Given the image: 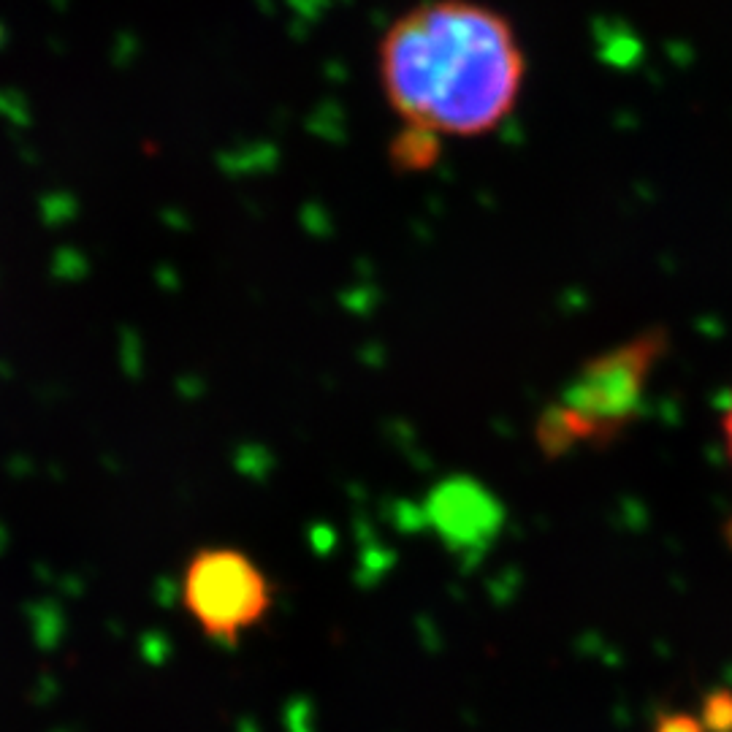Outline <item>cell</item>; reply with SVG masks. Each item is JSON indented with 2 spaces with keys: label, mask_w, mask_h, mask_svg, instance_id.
Returning a JSON list of instances; mask_svg holds the SVG:
<instances>
[{
  "label": "cell",
  "mask_w": 732,
  "mask_h": 732,
  "mask_svg": "<svg viewBox=\"0 0 732 732\" xmlns=\"http://www.w3.org/2000/svg\"><path fill=\"white\" fill-rule=\"evenodd\" d=\"M513 22L478 0H423L388 25L377 47L385 101L404 131L478 139L505 125L526 85Z\"/></svg>",
  "instance_id": "6da1fadb"
},
{
  "label": "cell",
  "mask_w": 732,
  "mask_h": 732,
  "mask_svg": "<svg viewBox=\"0 0 732 732\" xmlns=\"http://www.w3.org/2000/svg\"><path fill=\"white\" fill-rule=\"evenodd\" d=\"M657 353V339L646 337L586 366L564 404L543 421L540 442L570 445L575 440H600L621 429L643 394L648 366Z\"/></svg>",
  "instance_id": "7a4b0ae2"
},
{
  "label": "cell",
  "mask_w": 732,
  "mask_h": 732,
  "mask_svg": "<svg viewBox=\"0 0 732 732\" xmlns=\"http://www.w3.org/2000/svg\"><path fill=\"white\" fill-rule=\"evenodd\" d=\"M182 600L204 635L234 643L272 610V583L261 567L234 548H207L190 559Z\"/></svg>",
  "instance_id": "3957f363"
},
{
  "label": "cell",
  "mask_w": 732,
  "mask_h": 732,
  "mask_svg": "<svg viewBox=\"0 0 732 732\" xmlns=\"http://www.w3.org/2000/svg\"><path fill=\"white\" fill-rule=\"evenodd\" d=\"M432 518L442 535L453 543H467L491 529L494 505L491 497L470 483H448L432 497Z\"/></svg>",
  "instance_id": "277c9868"
},
{
  "label": "cell",
  "mask_w": 732,
  "mask_h": 732,
  "mask_svg": "<svg viewBox=\"0 0 732 732\" xmlns=\"http://www.w3.org/2000/svg\"><path fill=\"white\" fill-rule=\"evenodd\" d=\"M700 722L705 732H732V692L719 689L708 697Z\"/></svg>",
  "instance_id": "5b68a950"
},
{
  "label": "cell",
  "mask_w": 732,
  "mask_h": 732,
  "mask_svg": "<svg viewBox=\"0 0 732 732\" xmlns=\"http://www.w3.org/2000/svg\"><path fill=\"white\" fill-rule=\"evenodd\" d=\"M654 732H705L700 716L692 714H667L657 722Z\"/></svg>",
  "instance_id": "8992f818"
},
{
  "label": "cell",
  "mask_w": 732,
  "mask_h": 732,
  "mask_svg": "<svg viewBox=\"0 0 732 732\" xmlns=\"http://www.w3.org/2000/svg\"><path fill=\"white\" fill-rule=\"evenodd\" d=\"M722 432H724V442H727V451H730V459H732V402H730V407H727V413H724Z\"/></svg>",
  "instance_id": "52a82bcc"
}]
</instances>
